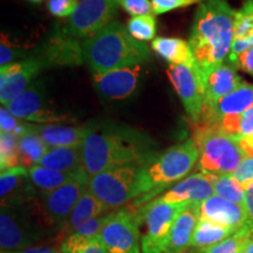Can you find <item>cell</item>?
Segmentation results:
<instances>
[{
  "instance_id": "cell-1",
  "label": "cell",
  "mask_w": 253,
  "mask_h": 253,
  "mask_svg": "<svg viewBox=\"0 0 253 253\" xmlns=\"http://www.w3.org/2000/svg\"><path fill=\"white\" fill-rule=\"evenodd\" d=\"M156 154L155 142L129 126L94 128L82 144V164L90 178L113 168L143 166Z\"/></svg>"
},
{
  "instance_id": "cell-2",
  "label": "cell",
  "mask_w": 253,
  "mask_h": 253,
  "mask_svg": "<svg viewBox=\"0 0 253 253\" xmlns=\"http://www.w3.org/2000/svg\"><path fill=\"white\" fill-rule=\"evenodd\" d=\"M235 17L236 11L225 0H205L196 11L189 45L205 81L229 58Z\"/></svg>"
},
{
  "instance_id": "cell-3",
  "label": "cell",
  "mask_w": 253,
  "mask_h": 253,
  "mask_svg": "<svg viewBox=\"0 0 253 253\" xmlns=\"http://www.w3.org/2000/svg\"><path fill=\"white\" fill-rule=\"evenodd\" d=\"M82 48L84 62L93 74L132 67L150 58L148 46L131 37L118 20H113L95 36L84 40Z\"/></svg>"
},
{
  "instance_id": "cell-4",
  "label": "cell",
  "mask_w": 253,
  "mask_h": 253,
  "mask_svg": "<svg viewBox=\"0 0 253 253\" xmlns=\"http://www.w3.org/2000/svg\"><path fill=\"white\" fill-rule=\"evenodd\" d=\"M198 158V148L192 138L170 147L163 153H157L140 168L134 192L136 201L132 205H145L168 186L182 181Z\"/></svg>"
},
{
  "instance_id": "cell-5",
  "label": "cell",
  "mask_w": 253,
  "mask_h": 253,
  "mask_svg": "<svg viewBox=\"0 0 253 253\" xmlns=\"http://www.w3.org/2000/svg\"><path fill=\"white\" fill-rule=\"evenodd\" d=\"M53 235V227L41 212L38 201L1 207L0 246L1 253L31 248L38 240Z\"/></svg>"
},
{
  "instance_id": "cell-6",
  "label": "cell",
  "mask_w": 253,
  "mask_h": 253,
  "mask_svg": "<svg viewBox=\"0 0 253 253\" xmlns=\"http://www.w3.org/2000/svg\"><path fill=\"white\" fill-rule=\"evenodd\" d=\"M192 140L199 151L198 170L207 175H232L246 157L235 137L213 125H196Z\"/></svg>"
},
{
  "instance_id": "cell-7",
  "label": "cell",
  "mask_w": 253,
  "mask_h": 253,
  "mask_svg": "<svg viewBox=\"0 0 253 253\" xmlns=\"http://www.w3.org/2000/svg\"><path fill=\"white\" fill-rule=\"evenodd\" d=\"M190 203H166L153 199L136 213L147 225L141 240L142 253H164L173 221Z\"/></svg>"
},
{
  "instance_id": "cell-8",
  "label": "cell",
  "mask_w": 253,
  "mask_h": 253,
  "mask_svg": "<svg viewBox=\"0 0 253 253\" xmlns=\"http://www.w3.org/2000/svg\"><path fill=\"white\" fill-rule=\"evenodd\" d=\"M141 166H123L90 177L88 189L109 209L122 207L134 199L136 181Z\"/></svg>"
},
{
  "instance_id": "cell-9",
  "label": "cell",
  "mask_w": 253,
  "mask_h": 253,
  "mask_svg": "<svg viewBox=\"0 0 253 253\" xmlns=\"http://www.w3.org/2000/svg\"><path fill=\"white\" fill-rule=\"evenodd\" d=\"M119 6V0H80L62 31L75 39H89L112 23Z\"/></svg>"
},
{
  "instance_id": "cell-10",
  "label": "cell",
  "mask_w": 253,
  "mask_h": 253,
  "mask_svg": "<svg viewBox=\"0 0 253 253\" xmlns=\"http://www.w3.org/2000/svg\"><path fill=\"white\" fill-rule=\"evenodd\" d=\"M185 112L196 125L201 122L204 108L205 79L195 60L185 65H170L167 71Z\"/></svg>"
},
{
  "instance_id": "cell-11",
  "label": "cell",
  "mask_w": 253,
  "mask_h": 253,
  "mask_svg": "<svg viewBox=\"0 0 253 253\" xmlns=\"http://www.w3.org/2000/svg\"><path fill=\"white\" fill-rule=\"evenodd\" d=\"M138 218L126 209L109 213L99 238L108 253H141Z\"/></svg>"
},
{
  "instance_id": "cell-12",
  "label": "cell",
  "mask_w": 253,
  "mask_h": 253,
  "mask_svg": "<svg viewBox=\"0 0 253 253\" xmlns=\"http://www.w3.org/2000/svg\"><path fill=\"white\" fill-rule=\"evenodd\" d=\"M88 182L89 177H84L53 191L38 195L41 212L53 229L62 231L73 209L88 189Z\"/></svg>"
},
{
  "instance_id": "cell-13",
  "label": "cell",
  "mask_w": 253,
  "mask_h": 253,
  "mask_svg": "<svg viewBox=\"0 0 253 253\" xmlns=\"http://www.w3.org/2000/svg\"><path fill=\"white\" fill-rule=\"evenodd\" d=\"M45 67L39 56L12 62L0 69V102L2 106L17 99L28 89L38 73Z\"/></svg>"
},
{
  "instance_id": "cell-14",
  "label": "cell",
  "mask_w": 253,
  "mask_h": 253,
  "mask_svg": "<svg viewBox=\"0 0 253 253\" xmlns=\"http://www.w3.org/2000/svg\"><path fill=\"white\" fill-rule=\"evenodd\" d=\"M4 107L17 119L42 125L72 120L69 119V115L56 113L55 110L46 106V101L42 97V90L38 88L37 84Z\"/></svg>"
},
{
  "instance_id": "cell-15",
  "label": "cell",
  "mask_w": 253,
  "mask_h": 253,
  "mask_svg": "<svg viewBox=\"0 0 253 253\" xmlns=\"http://www.w3.org/2000/svg\"><path fill=\"white\" fill-rule=\"evenodd\" d=\"M214 178L216 176L207 175L203 172L186 176L155 199L157 202H166V203L202 204L214 195Z\"/></svg>"
},
{
  "instance_id": "cell-16",
  "label": "cell",
  "mask_w": 253,
  "mask_h": 253,
  "mask_svg": "<svg viewBox=\"0 0 253 253\" xmlns=\"http://www.w3.org/2000/svg\"><path fill=\"white\" fill-rule=\"evenodd\" d=\"M141 75V66L114 69L100 74H93L94 86L104 97L110 100H123L136 90Z\"/></svg>"
},
{
  "instance_id": "cell-17",
  "label": "cell",
  "mask_w": 253,
  "mask_h": 253,
  "mask_svg": "<svg viewBox=\"0 0 253 253\" xmlns=\"http://www.w3.org/2000/svg\"><path fill=\"white\" fill-rule=\"evenodd\" d=\"M0 198L1 207L31 203L37 199L28 169L19 166L2 171L0 175Z\"/></svg>"
},
{
  "instance_id": "cell-18",
  "label": "cell",
  "mask_w": 253,
  "mask_h": 253,
  "mask_svg": "<svg viewBox=\"0 0 253 253\" xmlns=\"http://www.w3.org/2000/svg\"><path fill=\"white\" fill-rule=\"evenodd\" d=\"M199 219H207L218 225L240 230L246 226V213L243 205L213 195L199 204Z\"/></svg>"
},
{
  "instance_id": "cell-19",
  "label": "cell",
  "mask_w": 253,
  "mask_h": 253,
  "mask_svg": "<svg viewBox=\"0 0 253 253\" xmlns=\"http://www.w3.org/2000/svg\"><path fill=\"white\" fill-rule=\"evenodd\" d=\"M84 41L69 37L65 32L50 38L39 58L45 66H78L84 62Z\"/></svg>"
},
{
  "instance_id": "cell-20",
  "label": "cell",
  "mask_w": 253,
  "mask_h": 253,
  "mask_svg": "<svg viewBox=\"0 0 253 253\" xmlns=\"http://www.w3.org/2000/svg\"><path fill=\"white\" fill-rule=\"evenodd\" d=\"M251 107H253V84L245 82L238 89L221 97L212 107L205 108L198 125H214L224 116L239 115Z\"/></svg>"
},
{
  "instance_id": "cell-21",
  "label": "cell",
  "mask_w": 253,
  "mask_h": 253,
  "mask_svg": "<svg viewBox=\"0 0 253 253\" xmlns=\"http://www.w3.org/2000/svg\"><path fill=\"white\" fill-rule=\"evenodd\" d=\"M28 130L36 132L49 148L77 147L84 144L87 136L93 131L90 126H68L59 125H27Z\"/></svg>"
},
{
  "instance_id": "cell-22",
  "label": "cell",
  "mask_w": 253,
  "mask_h": 253,
  "mask_svg": "<svg viewBox=\"0 0 253 253\" xmlns=\"http://www.w3.org/2000/svg\"><path fill=\"white\" fill-rule=\"evenodd\" d=\"M245 81L237 74L236 68L229 62H224L209 75L205 84L204 108H210L216 104L221 97L226 96L238 89Z\"/></svg>"
},
{
  "instance_id": "cell-23",
  "label": "cell",
  "mask_w": 253,
  "mask_h": 253,
  "mask_svg": "<svg viewBox=\"0 0 253 253\" xmlns=\"http://www.w3.org/2000/svg\"><path fill=\"white\" fill-rule=\"evenodd\" d=\"M199 220V204L190 203L173 221L164 253H182L190 248Z\"/></svg>"
},
{
  "instance_id": "cell-24",
  "label": "cell",
  "mask_w": 253,
  "mask_h": 253,
  "mask_svg": "<svg viewBox=\"0 0 253 253\" xmlns=\"http://www.w3.org/2000/svg\"><path fill=\"white\" fill-rule=\"evenodd\" d=\"M38 166L60 172L75 173L84 171L82 145L49 148Z\"/></svg>"
},
{
  "instance_id": "cell-25",
  "label": "cell",
  "mask_w": 253,
  "mask_h": 253,
  "mask_svg": "<svg viewBox=\"0 0 253 253\" xmlns=\"http://www.w3.org/2000/svg\"><path fill=\"white\" fill-rule=\"evenodd\" d=\"M107 211H109V209L95 197L89 189H87L73 209L62 231H66L67 236L71 235L89 220L108 213Z\"/></svg>"
},
{
  "instance_id": "cell-26",
  "label": "cell",
  "mask_w": 253,
  "mask_h": 253,
  "mask_svg": "<svg viewBox=\"0 0 253 253\" xmlns=\"http://www.w3.org/2000/svg\"><path fill=\"white\" fill-rule=\"evenodd\" d=\"M151 48L170 65H185L195 60L189 41L178 38H155Z\"/></svg>"
},
{
  "instance_id": "cell-27",
  "label": "cell",
  "mask_w": 253,
  "mask_h": 253,
  "mask_svg": "<svg viewBox=\"0 0 253 253\" xmlns=\"http://www.w3.org/2000/svg\"><path fill=\"white\" fill-rule=\"evenodd\" d=\"M30 178L36 189L39 190L40 192H48L53 190L59 189L67 183H71L77 179L88 177L87 173L84 171L69 173V172H60L55 170L47 169L40 166H36L28 170Z\"/></svg>"
},
{
  "instance_id": "cell-28",
  "label": "cell",
  "mask_w": 253,
  "mask_h": 253,
  "mask_svg": "<svg viewBox=\"0 0 253 253\" xmlns=\"http://www.w3.org/2000/svg\"><path fill=\"white\" fill-rule=\"evenodd\" d=\"M237 230L231 229V227L218 225V224H214L210 220L199 219L194 231V235H192L190 248L204 251L205 249L229 238Z\"/></svg>"
},
{
  "instance_id": "cell-29",
  "label": "cell",
  "mask_w": 253,
  "mask_h": 253,
  "mask_svg": "<svg viewBox=\"0 0 253 253\" xmlns=\"http://www.w3.org/2000/svg\"><path fill=\"white\" fill-rule=\"evenodd\" d=\"M49 150V147L36 132L28 130L19 137V160L20 166L30 170L38 166L42 157Z\"/></svg>"
},
{
  "instance_id": "cell-30",
  "label": "cell",
  "mask_w": 253,
  "mask_h": 253,
  "mask_svg": "<svg viewBox=\"0 0 253 253\" xmlns=\"http://www.w3.org/2000/svg\"><path fill=\"white\" fill-rule=\"evenodd\" d=\"M213 126H217L232 137L253 134V107L239 115H229L221 118Z\"/></svg>"
},
{
  "instance_id": "cell-31",
  "label": "cell",
  "mask_w": 253,
  "mask_h": 253,
  "mask_svg": "<svg viewBox=\"0 0 253 253\" xmlns=\"http://www.w3.org/2000/svg\"><path fill=\"white\" fill-rule=\"evenodd\" d=\"M253 238V231L249 226H244L236 231L229 238L216 245L205 249L203 253H245L250 242Z\"/></svg>"
},
{
  "instance_id": "cell-32",
  "label": "cell",
  "mask_w": 253,
  "mask_h": 253,
  "mask_svg": "<svg viewBox=\"0 0 253 253\" xmlns=\"http://www.w3.org/2000/svg\"><path fill=\"white\" fill-rule=\"evenodd\" d=\"M214 195L233 203L243 205L245 198V188L232 175H220L214 178Z\"/></svg>"
},
{
  "instance_id": "cell-33",
  "label": "cell",
  "mask_w": 253,
  "mask_h": 253,
  "mask_svg": "<svg viewBox=\"0 0 253 253\" xmlns=\"http://www.w3.org/2000/svg\"><path fill=\"white\" fill-rule=\"evenodd\" d=\"M20 166L19 136L0 132V169L2 171Z\"/></svg>"
},
{
  "instance_id": "cell-34",
  "label": "cell",
  "mask_w": 253,
  "mask_h": 253,
  "mask_svg": "<svg viewBox=\"0 0 253 253\" xmlns=\"http://www.w3.org/2000/svg\"><path fill=\"white\" fill-rule=\"evenodd\" d=\"M156 19L154 18V15L132 17L126 25V30L130 33V36L142 42L154 40L156 36Z\"/></svg>"
},
{
  "instance_id": "cell-35",
  "label": "cell",
  "mask_w": 253,
  "mask_h": 253,
  "mask_svg": "<svg viewBox=\"0 0 253 253\" xmlns=\"http://www.w3.org/2000/svg\"><path fill=\"white\" fill-rule=\"evenodd\" d=\"M233 34L235 39H248L253 36V5L250 1H245L244 6L236 11Z\"/></svg>"
},
{
  "instance_id": "cell-36",
  "label": "cell",
  "mask_w": 253,
  "mask_h": 253,
  "mask_svg": "<svg viewBox=\"0 0 253 253\" xmlns=\"http://www.w3.org/2000/svg\"><path fill=\"white\" fill-rule=\"evenodd\" d=\"M0 130L1 132H7V134H14L20 137L27 131V123H20L14 115L2 106L0 109Z\"/></svg>"
},
{
  "instance_id": "cell-37",
  "label": "cell",
  "mask_w": 253,
  "mask_h": 253,
  "mask_svg": "<svg viewBox=\"0 0 253 253\" xmlns=\"http://www.w3.org/2000/svg\"><path fill=\"white\" fill-rule=\"evenodd\" d=\"M203 1L205 0H151V6H153L154 14L158 15Z\"/></svg>"
},
{
  "instance_id": "cell-38",
  "label": "cell",
  "mask_w": 253,
  "mask_h": 253,
  "mask_svg": "<svg viewBox=\"0 0 253 253\" xmlns=\"http://www.w3.org/2000/svg\"><path fill=\"white\" fill-rule=\"evenodd\" d=\"M80 0H48L47 8L49 13L58 18H69L74 13Z\"/></svg>"
},
{
  "instance_id": "cell-39",
  "label": "cell",
  "mask_w": 253,
  "mask_h": 253,
  "mask_svg": "<svg viewBox=\"0 0 253 253\" xmlns=\"http://www.w3.org/2000/svg\"><path fill=\"white\" fill-rule=\"evenodd\" d=\"M119 4L126 13L132 17L154 15L150 0H119Z\"/></svg>"
},
{
  "instance_id": "cell-40",
  "label": "cell",
  "mask_w": 253,
  "mask_h": 253,
  "mask_svg": "<svg viewBox=\"0 0 253 253\" xmlns=\"http://www.w3.org/2000/svg\"><path fill=\"white\" fill-rule=\"evenodd\" d=\"M232 176L242 183L243 185H246L248 183L253 181V157L246 156L243 162L239 164L237 170L232 173Z\"/></svg>"
},
{
  "instance_id": "cell-41",
  "label": "cell",
  "mask_w": 253,
  "mask_h": 253,
  "mask_svg": "<svg viewBox=\"0 0 253 253\" xmlns=\"http://www.w3.org/2000/svg\"><path fill=\"white\" fill-rule=\"evenodd\" d=\"M245 188V198H244V208L246 213V226L253 231V181L244 185Z\"/></svg>"
},
{
  "instance_id": "cell-42",
  "label": "cell",
  "mask_w": 253,
  "mask_h": 253,
  "mask_svg": "<svg viewBox=\"0 0 253 253\" xmlns=\"http://www.w3.org/2000/svg\"><path fill=\"white\" fill-rule=\"evenodd\" d=\"M251 47H253L251 38H248V39H233L230 55L229 58H227L229 63H231L232 66L235 65L238 56L242 54V53H244L245 50L251 48Z\"/></svg>"
},
{
  "instance_id": "cell-43",
  "label": "cell",
  "mask_w": 253,
  "mask_h": 253,
  "mask_svg": "<svg viewBox=\"0 0 253 253\" xmlns=\"http://www.w3.org/2000/svg\"><path fill=\"white\" fill-rule=\"evenodd\" d=\"M233 67L236 69H242L245 73L253 75V47L242 53L237 59Z\"/></svg>"
},
{
  "instance_id": "cell-44",
  "label": "cell",
  "mask_w": 253,
  "mask_h": 253,
  "mask_svg": "<svg viewBox=\"0 0 253 253\" xmlns=\"http://www.w3.org/2000/svg\"><path fill=\"white\" fill-rule=\"evenodd\" d=\"M15 50L11 43L7 40H5V37H1V45H0V65L4 67L6 65H9L15 59Z\"/></svg>"
},
{
  "instance_id": "cell-45",
  "label": "cell",
  "mask_w": 253,
  "mask_h": 253,
  "mask_svg": "<svg viewBox=\"0 0 253 253\" xmlns=\"http://www.w3.org/2000/svg\"><path fill=\"white\" fill-rule=\"evenodd\" d=\"M235 140L238 143L239 148L245 154V156L253 157V134L248 136H239L235 137Z\"/></svg>"
},
{
  "instance_id": "cell-46",
  "label": "cell",
  "mask_w": 253,
  "mask_h": 253,
  "mask_svg": "<svg viewBox=\"0 0 253 253\" xmlns=\"http://www.w3.org/2000/svg\"><path fill=\"white\" fill-rule=\"evenodd\" d=\"M77 253H108L104 249V246L101 243L99 237L91 240V242L88 243V244L84 246V249L80 250V251Z\"/></svg>"
},
{
  "instance_id": "cell-47",
  "label": "cell",
  "mask_w": 253,
  "mask_h": 253,
  "mask_svg": "<svg viewBox=\"0 0 253 253\" xmlns=\"http://www.w3.org/2000/svg\"><path fill=\"white\" fill-rule=\"evenodd\" d=\"M6 253H58L54 249L47 248V246H31L17 252H6Z\"/></svg>"
},
{
  "instance_id": "cell-48",
  "label": "cell",
  "mask_w": 253,
  "mask_h": 253,
  "mask_svg": "<svg viewBox=\"0 0 253 253\" xmlns=\"http://www.w3.org/2000/svg\"><path fill=\"white\" fill-rule=\"evenodd\" d=\"M245 253H253V238H252L251 242H250V244H249L248 248H246Z\"/></svg>"
},
{
  "instance_id": "cell-49",
  "label": "cell",
  "mask_w": 253,
  "mask_h": 253,
  "mask_svg": "<svg viewBox=\"0 0 253 253\" xmlns=\"http://www.w3.org/2000/svg\"><path fill=\"white\" fill-rule=\"evenodd\" d=\"M27 1L34 2V4H38V2H41V1H42V0H27Z\"/></svg>"
},
{
  "instance_id": "cell-50",
  "label": "cell",
  "mask_w": 253,
  "mask_h": 253,
  "mask_svg": "<svg viewBox=\"0 0 253 253\" xmlns=\"http://www.w3.org/2000/svg\"><path fill=\"white\" fill-rule=\"evenodd\" d=\"M246 1H250V2H251V4L253 5V0H246Z\"/></svg>"
},
{
  "instance_id": "cell-51",
  "label": "cell",
  "mask_w": 253,
  "mask_h": 253,
  "mask_svg": "<svg viewBox=\"0 0 253 253\" xmlns=\"http://www.w3.org/2000/svg\"><path fill=\"white\" fill-rule=\"evenodd\" d=\"M251 41H252V45H253V36L251 37Z\"/></svg>"
}]
</instances>
